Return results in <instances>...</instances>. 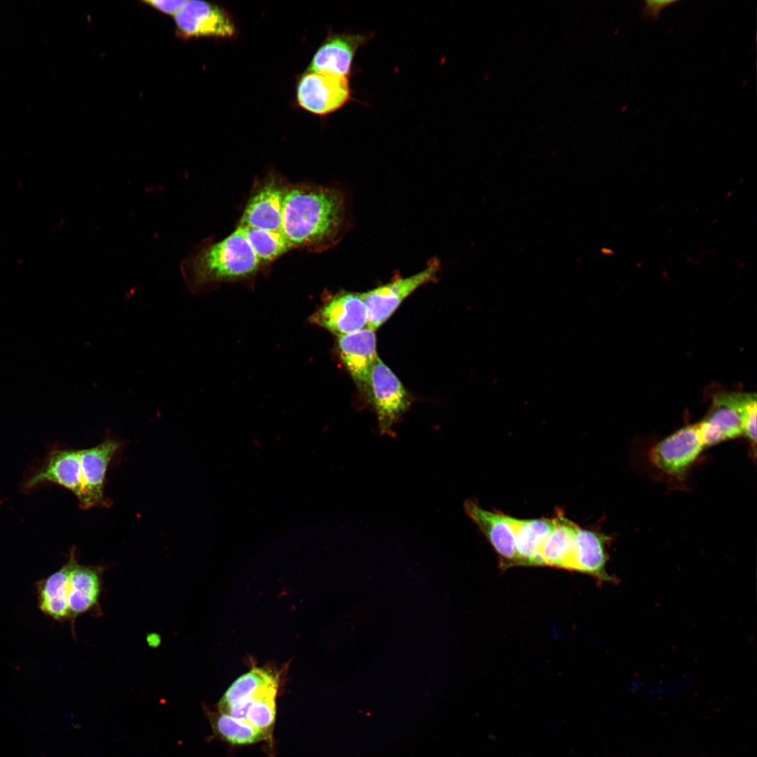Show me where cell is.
I'll list each match as a JSON object with an SVG mask.
<instances>
[{
  "instance_id": "obj_1",
  "label": "cell",
  "mask_w": 757,
  "mask_h": 757,
  "mask_svg": "<svg viewBox=\"0 0 757 757\" xmlns=\"http://www.w3.org/2000/svg\"><path fill=\"white\" fill-rule=\"evenodd\" d=\"M344 212L343 197L335 189L293 187L284 194L282 231L293 247L325 245L338 236Z\"/></svg>"
},
{
  "instance_id": "obj_2",
  "label": "cell",
  "mask_w": 757,
  "mask_h": 757,
  "mask_svg": "<svg viewBox=\"0 0 757 757\" xmlns=\"http://www.w3.org/2000/svg\"><path fill=\"white\" fill-rule=\"evenodd\" d=\"M261 262L238 227L222 240L200 247L180 264L184 280L193 292L221 280L241 278L255 272Z\"/></svg>"
},
{
  "instance_id": "obj_3",
  "label": "cell",
  "mask_w": 757,
  "mask_h": 757,
  "mask_svg": "<svg viewBox=\"0 0 757 757\" xmlns=\"http://www.w3.org/2000/svg\"><path fill=\"white\" fill-rule=\"evenodd\" d=\"M755 393H722L714 397L705 418L697 423L706 447L743 435L742 418Z\"/></svg>"
},
{
  "instance_id": "obj_4",
  "label": "cell",
  "mask_w": 757,
  "mask_h": 757,
  "mask_svg": "<svg viewBox=\"0 0 757 757\" xmlns=\"http://www.w3.org/2000/svg\"><path fill=\"white\" fill-rule=\"evenodd\" d=\"M438 271L437 262L432 261L425 269L413 275L398 278L361 293L367 312V327L375 332L409 294L435 280Z\"/></svg>"
},
{
  "instance_id": "obj_5",
  "label": "cell",
  "mask_w": 757,
  "mask_h": 757,
  "mask_svg": "<svg viewBox=\"0 0 757 757\" xmlns=\"http://www.w3.org/2000/svg\"><path fill=\"white\" fill-rule=\"evenodd\" d=\"M371 402L382 435L395 436L393 428L408 410L411 398L391 369L378 357L371 374Z\"/></svg>"
},
{
  "instance_id": "obj_6",
  "label": "cell",
  "mask_w": 757,
  "mask_h": 757,
  "mask_svg": "<svg viewBox=\"0 0 757 757\" xmlns=\"http://www.w3.org/2000/svg\"><path fill=\"white\" fill-rule=\"evenodd\" d=\"M296 97L299 105L311 113L320 116L331 114L350 98L348 77L307 72L298 83Z\"/></svg>"
},
{
  "instance_id": "obj_7",
  "label": "cell",
  "mask_w": 757,
  "mask_h": 757,
  "mask_svg": "<svg viewBox=\"0 0 757 757\" xmlns=\"http://www.w3.org/2000/svg\"><path fill=\"white\" fill-rule=\"evenodd\" d=\"M697 423L680 428L657 442L649 453L651 463L662 472L679 477L705 448Z\"/></svg>"
},
{
  "instance_id": "obj_8",
  "label": "cell",
  "mask_w": 757,
  "mask_h": 757,
  "mask_svg": "<svg viewBox=\"0 0 757 757\" xmlns=\"http://www.w3.org/2000/svg\"><path fill=\"white\" fill-rule=\"evenodd\" d=\"M121 446V442L107 437L94 447L79 450L83 493L79 506L82 509L109 505L104 493L107 472Z\"/></svg>"
},
{
  "instance_id": "obj_9",
  "label": "cell",
  "mask_w": 757,
  "mask_h": 757,
  "mask_svg": "<svg viewBox=\"0 0 757 757\" xmlns=\"http://www.w3.org/2000/svg\"><path fill=\"white\" fill-rule=\"evenodd\" d=\"M177 34L183 38L214 36L227 38L235 34V25L222 8L202 1H186L175 15Z\"/></svg>"
},
{
  "instance_id": "obj_10",
  "label": "cell",
  "mask_w": 757,
  "mask_h": 757,
  "mask_svg": "<svg viewBox=\"0 0 757 757\" xmlns=\"http://www.w3.org/2000/svg\"><path fill=\"white\" fill-rule=\"evenodd\" d=\"M338 347L341 359L353 381L371 402V374L378 358L374 331L366 327L340 336Z\"/></svg>"
},
{
  "instance_id": "obj_11",
  "label": "cell",
  "mask_w": 757,
  "mask_h": 757,
  "mask_svg": "<svg viewBox=\"0 0 757 757\" xmlns=\"http://www.w3.org/2000/svg\"><path fill=\"white\" fill-rule=\"evenodd\" d=\"M313 320L339 337L366 328L367 312L361 293L335 295L314 314Z\"/></svg>"
},
{
  "instance_id": "obj_12",
  "label": "cell",
  "mask_w": 757,
  "mask_h": 757,
  "mask_svg": "<svg viewBox=\"0 0 757 757\" xmlns=\"http://www.w3.org/2000/svg\"><path fill=\"white\" fill-rule=\"evenodd\" d=\"M464 509L499 555L501 566H516L514 536L508 516L486 510L474 500H467Z\"/></svg>"
},
{
  "instance_id": "obj_13",
  "label": "cell",
  "mask_w": 757,
  "mask_h": 757,
  "mask_svg": "<svg viewBox=\"0 0 757 757\" xmlns=\"http://www.w3.org/2000/svg\"><path fill=\"white\" fill-rule=\"evenodd\" d=\"M45 482L67 489L76 496L80 504L83 493L79 450L53 449L44 465L27 480L25 487L29 489Z\"/></svg>"
},
{
  "instance_id": "obj_14",
  "label": "cell",
  "mask_w": 757,
  "mask_h": 757,
  "mask_svg": "<svg viewBox=\"0 0 757 757\" xmlns=\"http://www.w3.org/2000/svg\"><path fill=\"white\" fill-rule=\"evenodd\" d=\"M369 39L362 34H330L313 55L307 72H323L348 76L358 48Z\"/></svg>"
},
{
  "instance_id": "obj_15",
  "label": "cell",
  "mask_w": 757,
  "mask_h": 757,
  "mask_svg": "<svg viewBox=\"0 0 757 757\" xmlns=\"http://www.w3.org/2000/svg\"><path fill=\"white\" fill-rule=\"evenodd\" d=\"M106 567L84 566L79 562L71 572L69 581L68 608L71 622L86 613L101 615L100 599Z\"/></svg>"
},
{
  "instance_id": "obj_16",
  "label": "cell",
  "mask_w": 757,
  "mask_h": 757,
  "mask_svg": "<svg viewBox=\"0 0 757 757\" xmlns=\"http://www.w3.org/2000/svg\"><path fill=\"white\" fill-rule=\"evenodd\" d=\"M610 540L603 533L578 526L575 535L574 571L594 577L599 583H618V578L606 570L608 559L607 545Z\"/></svg>"
},
{
  "instance_id": "obj_17",
  "label": "cell",
  "mask_w": 757,
  "mask_h": 757,
  "mask_svg": "<svg viewBox=\"0 0 757 757\" xmlns=\"http://www.w3.org/2000/svg\"><path fill=\"white\" fill-rule=\"evenodd\" d=\"M515 543L517 565L541 566L543 546L551 533L554 519H519L508 516Z\"/></svg>"
},
{
  "instance_id": "obj_18",
  "label": "cell",
  "mask_w": 757,
  "mask_h": 757,
  "mask_svg": "<svg viewBox=\"0 0 757 757\" xmlns=\"http://www.w3.org/2000/svg\"><path fill=\"white\" fill-rule=\"evenodd\" d=\"M75 551L73 547L66 564L37 583L39 608L57 621L69 619V581L71 572L78 563Z\"/></svg>"
},
{
  "instance_id": "obj_19",
  "label": "cell",
  "mask_w": 757,
  "mask_h": 757,
  "mask_svg": "<svg viewBox=\"0 0 757 757\" xmlns=\"http://www.w3.org/2000/svg\"><path fill=\"white\" fill-rule=\"evenodd\" d=\"M285 192L268 185L249 200L239 226L282 231Z\"/></svg>"
},
{
  "instance_id": "obj_20",
  "label": "cell",
  "mask_w": 757,
  "mask_h": 757,
  "mask_svg": "<svg viewBox=\"0 0 757 757\" xmlns=\"http://www.w3.org/2000/svg\"><path fill=\"white\" fill-rule=\"evenodd\" d=\"M541 550L544 566L574 571L575 535L578 525L559 514Z\"/></svg>"
},
{
  "instance_id": "obj_21",
  "label": "cell",
  "mask_w": 757,
  "mask_h": 757,
  "mask_svg": "<svg viewBox=\"0 0 757 757\" xmlns=\"http://www.w3.org/2000/svg\"><path fill=\"white\" fill-rule=\"evenodd\" d=\"M278 685V674L263 668L254 667L229 687L218 702V709L255 700L271 687Z\"/></svg>"
},
{
  "instance_id": "obj_22",
  "label": "cell",
  "mask_w": 757,
  "mask_h": 757,
  "mask_svg": "<svg viewBox=\"0 0 757 757\" xmlns=\"http://www.w3.org/2000/svg\"><path fill=\"white\" fill-rule=\"evenodd\" d=\"M205 713L214 734L232 745H248L266 740L264 734L247 721L221 711L207 709Z\"/></svg>"
},
{
  "instance_id": "obj_23",
  "label": "cell",
  "mask_w": 757,
  "mask_h": 757,
  "mask_svg": "<svg viewBox=\"0 0 757 757\" xmlns=\"http://www.w3.org/2000/svg\"><path fill=\"white\" fill-rule=\"evenodd\" d=\"M241 227L243 229L248 243L261 263L274 260L293 247L282 231Z\"/></svg>"
},
{
  "instance_id": "obj_24",
  "label": "cell",
  "mask_w": 757,
  "mask_h": 757,
  "mask_svg": "<svg viewBox=\"0 0 757 757\" xmlns=\"http://www.w3.org/2000/svg\"><path fill=\"white\" fill-rule=\"evenodd\" d=\"M278 686L269 688L263 695L256 698L247 716V722L261 731L266 740H271L272 732L275 721V697Z\"/></svg>"
},
{
  "instance_id": "obj_25",
  "label": "cell",
  "mask_w": 757,
  "mask_h": 757,
  "mask_svg": "<svg viewBox=\"0 0 757 757\" xmlns=\"http://www.w3.org/2000/svg\"><path fill=\"white\" fill-rule=\"evenodd\" d=\"M676 1L671 0H647L643 2L642 16L646 18L657 20L661 11L669 5L676 3Z\"/></svg>"
},
{
  "instance_id": "obj_26",
  "label": "cell",
  "mask_w": 757,
  "mask_h": 757,
  "mask_svg": "<svg viewBox=\"0 0 757 757\" xmlns=\"http://www.w3.org/2000/svg\"><path fill=\"white\" fill-rule=\"evenodd\" d=\"M144 2L156 10L163 12L165 14L170 15H175L184 6L186 1L184 0H171V1H160V0H149L144 1Z\"/></svg>"
}]
</instances>
